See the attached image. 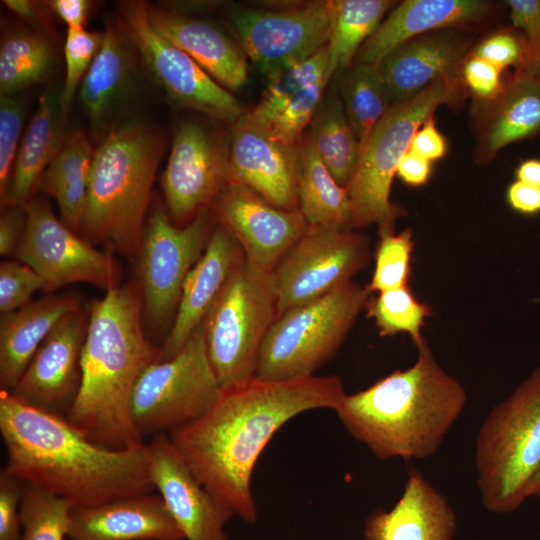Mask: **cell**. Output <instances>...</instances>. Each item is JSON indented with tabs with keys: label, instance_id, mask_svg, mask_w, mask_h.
<instances>
[{
	"label": "cell",
	"instance_id": "1",
	"mask_svg": "<svg viewBox=\"0 0 540 540\" xmlns=\"http://www.w3.org/2000/svg\"><path fill=\"white\" fill-rule=\"evenodd\" d=\"M344 395L341 379L333 375L283 381L253 377L222 388L204 415L168 435L211 495L233 515L254 523L252 475L273 435L303 412L335 410Z\"/></svg>",
	"mask_w": 540,
	"mask_h": 540
},
{
	"label": "cell",
	"instance_id": "2",
	"mask_svg": "<svg viewBox=\"0 0 540 540\" xmlns=\"http://www.w3.org/2000/svg\"><path fill=\"white\" fill-rule=\"evenodd\" d=\"M3 469L30 484L90 507L153 492L148 444L111 449L88 438L67 418L0 391Z\"/></svg>",
	"mask_w": 540,
	"mask_h": 540
},
{
	"label": "cell",
	"instance_id": "3",
	"mask_svg": "<svg viewBox=\"0 0 540 540\" xmlns=\"http://www.w3.org/2000/svg\"><path fill=\"white\" fill-rule=\"evenodd\" d=\"M140 286L117 285L91 304L82 349V379L67 416L95 443L126 449L143 444L130 415V399L143 371L162 358L141 321Z\"/></svg>",
	"mask_w": 540,
	"mask_h": 540
},
{
	"label": "cell",
	"instance_id": "4",
	"mask_svg": "<svg viewBox=\"0 0 540 540\" xmlns=\"http://www.w3.org/2000/svg\"><path fill=\"white\" fill-rule=\"evenodd\" d=\"M417 351L411 367L345 393L334 410L345 429L380 459L434 455L464 410L463 385L439 365L425 339Z\"/></svg>",
	"mask_w": 540,
	"mask_h": 540
},
{
	"label": "cell",
	"instance_id": "5",
	"mask_svg": "<svg viewBox=\"0 0 540 540\" xmlns=\"http://www.w3.org/2000/svg\"><path fill=\"white\" fill-rule=\"evenodd\" d=\"M164 150L162 134L140 121L109 131L94 149L81 233L125 256H137Z\"/></svg>",
	"mask_w": 540,
	"mask_h": 540
},
{
	"label": "cell",
	"instance_id": "6",
	"mask_svg": "<svg viewBox=\"0 0 540 540\" xmlns=\"http://www.w3.org/2000/svg\"><path fill=\"white\" fill-rule=\"evenodd\" d=\"M467 97L460 79H441L390 106L361 146L356 170L346 188L354 229L376 224L379 234L394 232L396 220L407 214L390 200L401 158L409 150L414 134L439 106L456 110Z\"/></svg>",
	"mask_w": 540,
	"mask_h": 540
},
{
	"label": "cell",
	"instance_id": "7",
	"mask_svg": "<svg viewBox=\"0 0 540 540\" xmlns=\"http://www.w3.org/2000/svg\"><path fill=\"white\" fill-rule=\"evenodd\" d=\"M477 487L494 513L517 509L540 471V366L481 425L476 438Z\"/></svg>",
	"mask_w": 540,
	"mask_h": 540
},
{
	"label": "cell",
	"instance_id": "8",
	"mask_svg": "<svg viewBox=\"0 0 540 540\" xmlns=\"http://www.w3.org/2000/svg\"><path fill=\"white\" fill-rule=\"evenodd\" d=\"M371 292L354 281L279 315L261 346L255 378L283 381L315 375L341 347Z\"/></svg>",
	"mask_w": 540,
	"mask_h": 540
},
{
	"label": "cell",
	"instance_id": "9",
	"mask_svg": "<svg viewBox=\"0 0 540 540\" xmlns=\"http://www.w3.org/2000/svg\"><path fill=\"white\" fill-rule=\"evenodd\" d=\"M277 314L272 271L244 258L202 322L207 354L221 388L255 376L261 346Z\"/></svg>",
	"mask_w": 540,
	"mask_h": 540
},
{
	"label": "cell",
	"instance_id": "10",
	"mask_svg": "<svg viewBox=\"0 0 540 540\" xmlns=\"http://www.w3.org/2000/svg\"><path fill=\"white\" fill-rule=\"evenodd\" d=\"M221 390L201 324L178 353L140 375L130 399L131 420L142 438L170 433L204 415Z\"/></svg>",
	"mask_w": 540,
	"mask_h": 540
},
{
	"label": "cell",
	"instance_id": "11",
	"mask_svg": "<svg viewBox=\"0 0 540 540\" xmlns=\"http://www.w3.org/2000/svg\"><path fill=\"white\" fill-rule=\"evenodd\" d=\"M213 230L208 208L183 227L173 223L162 206L153 209L137 256L143 311L154 329L173 323L184 282Z\"/></svg>",
	"mask_w": 540,
	"mask_h": 540
},
{
	"label": "cell",
	"instance_id": "12",
	"mask_svg": "<svg viewBox=\"0 0 540 540\" xmlns=\"http://www.w3.org/2000/svg\"><path fill=\"white\" fill-rule=\"evenodd\" d=\"M367 236L353 229L308 225L272 270L277 317L350 281L369 262Z\"/></svg>",
	"mask_w": 540,
	"mask_h": 540
},
{
	"label": "cell",
	"instance_id": "13",
	"mask_svg": "<svg viewBox=\"0 0 540 540\" xmlns=\"http://www.w3.org/2000/svg\"><path fill=\"white\" fill-rule=\"evenodd\" d=\"M120 12L123 31L174 104L232 124L244 115L233 94L156 31L148 17V4L127 1L121 4Z\"/></svg>",
	"mask_w": 540,
	"mask_h": 540
},
{
	"label": "cell",
	"instance_id": "14",
	"mask_svg": "<svg viewBox=\"0 0 540 540\" xmlns=\"http://www.w3.org/2000/svg\"><path fill=\"white\" fill-rule=\"evenodd\" d=\"M26 213L25 231L15 255L45 280L46 292L77 282L106 291L118 285L120 268L114 257L69 229L47 201L35 196Z\"/></svg>",
	"mask_w": 540,
	"mask_h": 540
},
{
	"label": "cell",
	"instance_id": "15",
	"mask_svg": "<svg viewBox=\"0 0 540 540\" xmlns=\"http://www.w3.org/2000/svg\"><path fill=\"white\" fill-rule=\"evenodd\" d=\"M333 0L282 10L238 8L231 21L246 56L268 77L300 63L327 46Z\"/></svg>",
	"mask_w": 540,
	"mask_h": 540
},
{
	"label": "cell",
	"instance_id": "16",
	"mask_svg": "<svg viewBox=\"0 0 540 540\" xmlns=\"http://www.w3.org/2000/svg\"><path fill=\"white\" fill-rule=\"evenodd\" d=\"M161 183L173 223L193 219L228 184V147L202 124L180 123Z\"/></svg>",
	"mask_w": 540,
	"mask_h": 540
},
{
	"label": "cell",
	"instance_id": "17",
	"mask_svg": "<svg viewBox=\"0 0 540 540\" xmlns=\"http://www.w3.org/2000/svg\"><path fill=\"white\" fill-rule=\"evenodd\" d=\"M211 205L220 225L240 245L246 261L268 271L308 227L299 208L280 209L237 183H228Z\"/></svg>",
	"mask_w": 540,
	"mask_h": 540
},
{
	"label": "cell",
	"instance_id": "18",
	"mask_svg": "<svg viewBox=\"0 0 540 540\" xmlns=\"http://www.w3.org/2000/svg\"><path fill=\"white\" fill-rule=\"evenodd\" d=\"M89 314L65 315L41 343L11 393L36 408L67 418L78 395Z\"/></svg>",
	"mask_w": 540,
	"mask_h": 540
},
{
	"label": "cell",
	"instance_id": "19",
	"mask_svg": "<svg viewBox=\"0 0 540 540\" xmlns=\"http://www.w3.org/2000/svg\"><path fill=\"white\" fill-rule=\"evenodd\" d=\"M480 30L450 27L415 36L388 53L377 70L392 104L441 79H460L459 69Z\"/></svg>",
	"mask_w": 540,
	"mask_h": 540
},
{
	"label": "cell",
	"instance_id": "20",
	"mask_svg": "<svg viewBox=\"0 0 540 540\" xmlns=\"http://www.w3.org/2000/svg\"><path fill=\"white\" fill-rule=\"evenodd\" d=\"M299 144L287 146L243 115L233 123L228 146V183L244 185L283 209H298Z\"/></svg>",
	"mask_w": 540,
	"mask_h": 540
},
{
	"label": "cell",
	"instance_id": "21",
	"mask_svg": "<svg viewBox=\"0 0 540 540\" xmlns=\"http://www.w3.org/2000/svg\"><path fill=\"white\" fill-rule=\"evenodd\" d=\"M151 478L169 513L186 540H228L224 531L233 513L200 483L168 433L148 444Z\"/></svg>",
	"mask_w": 540,
	"mask_h": 540
},
{
	"label": "cell",
	"instance_id": "22",
	"mask_svg": "<svg viewBox=\"0 0 540 540\" xmlns=\"http://www.w3.org/2000/svg\"><path fill=\"white\" fill-rule=\"evenodd\" d=\"M501 4L487 0H404L387 14L358 50L354 63L377 65L403 42L431 31L465 27L484 30L494 24Z\"/></svg>",
	"mask_w": 540,
	"mask_h": 540
},
{
	"label": "cell",
	"instance_id": "23",
	"mask_svg": "<svg viewBox=\"0 0 540 540\" xmlns=\"http://www.w3.org/2000/svg\"><path fill=\"white\" fill-rule=\"evenodd\" d=\"M473 158L488 164L500 150L540 134V84L529 75L512 71L502 90L486 102H473Z\"/></svg>",
	"mask_w": 540,
	"mask_h": 540
},
{
	"label": "cell",
	"instance_id": "24",
	"mask_svg": "<svg viewBox=\"0 0 540 540\" xmlns=\"http://www.w3.org/2000/svg\"><path fill=\"white\" fill-rule=\"evenodd\" d=\"M243 259V251L231 233L220 224L215 227L184 282L176 315L161 348V360L171 358L185 345Z\"/></svg>",
	"mask_w": 540,
	"mask_h": 540
},
{
	"label": "cell",
	"instance_id": "25",
	"mask_svg": "<svg viewBox=\"0 0 540 540\" xmlns=\"http://www.w3.org/2000/svg\"><path fill=\"white\" fill-rule=\"evenodd\" d=\"M69 540H184L159 494L73 507Z\"/></svg>",
	"mask_w": 540,
	"mask_h": 540
},
{
	"label": "cell",
	"instance_id": "26",
	"mask_svg": "<svg viewBox=\"0 0 540 540\" xmlns=\"http://www.w3.org/2000/svg\"><path fill=\"white\" fill-rule=\"evenodd\" d=\"M131 47L123 29L108 23L102 32L101 46L80 85V102L91 130L102 138L118 126L119 115L133 95L135 67Z\"/></svg>",
	"mask_w": 540,
	"mask_h": 540
},
{
	"label": "cell",
	"instance_id": "27",
	"mask_svg": "<svg viewBox=\"0 0 540 540\" xmlns=\"http://www.w3.org/2000/svg\"><path fill=\"white\" fill-rule=\"evenodd\" d=\"M152 26L188 54L227 90H238L248 81L247 56L225 31L205 19L148 6Z\"/></svg>",
	"mask_w": 540,
	"mask_h": 540
},
{
	"label": "cell",
	"instance_id": "28",
	"mask_svg": "<svg viewBox=\"0 0 540 540\" xmlns=\"http://www.w3.org/2000/svg\"><path fill=\"white\" fill-rule=\"evenodd\" d=\"M456 516L445 496L416 468L408 469L400 499L366 520L365 540H452Z\"/></svg>",
	"mask_w": 540,
	"mask_h": 540
},
{
	"label": "cell",
	"instance_id": "29",
	"mask_svg": "<svg viewBox=\"0 0 540 540\" xmlns=\"http://www.w3.org/2000/svg\"><path fill=\"white\" fill-rule=\"evenodd\" d=\"M66 119L61 108L60 90L48 87L39 97L36 111L21 139L2 207L26 208L35 197L45 170L68 137Z\"/></svg>",
	"mask_w": 540,
	"mask_h": 540
},
{
	"label": "cell",
	"instance_id": "30",
	"mask_svg": "<svg viewBox=\"0 0 540 540\" xmlns=\"http://www.w3.org/2000/svg\"><path fill=\"white\" fill-rule=\"evenodd\" d=\"M81 308L70 296H48L0 318V387L11 392L35 352L68 313Z\"/></svg>",
	"mask_w": 540,
	"mask_h": 540
},
{
	"label": "cell",
	"instance_id": "31",
	"mask_svg": "<svg viewBox=\"0 0 540 540\" xmlns=\"http://www.w3.org/2000/svg\"><path fill=\"white\" fill-rule=\"evenodd\" d=\"M93 155L86 135L72 132L39 184V190L55 199L60 220L75 233L82 229Z\"/></svg>",
	"mask_w": 540,
	"mask_h": 540
},
{
	"label": "cell",
	"instance_id": "32",
	"mask_svg": "<svg viewBox=\"0 0 540 540\" xmlns=\"http://www.w3.org/2000/svg\"><path fill=\"white\" fill-rule=\"evenodd\" d=\"M299 156L298 208L308 225L354 229L348 191L331 175L308 132L299 143Z\"/></svg>",
	"mask_w": 540,
	"mask_h": 540
},
{
	"label": "cell",
	"instance_id": "33",
	"mask_svg": "<svg viewBox=\"0 0 540 540\" xmlns=\"http://www.w3.org/2000/svg\"><path fill=\"white\" fill-rule=\"evenodd\" d=\"M308 134L336 182L347 188L360 158L361 145L335 86L323 94Z\"/></svg>",
	"mask_w": 540,
	"mask_h": 540
},
{
	"label": "cell",
	"instance_id": "34",
	"mask_svg": "<svg viewBox=\"0 0 540 540\" xmlns=\"http://www.w3.org/2000/svg\"><path fill=\"white\" fill-rule=\"evenodd\" d=\"M397 3L393 0H333L327 44L328 82L352 65L358 50Z\"/></svg>",
	"mask_w": 540,
	"mask_h": 540
},
{
	"label": "cell",
	"instance_id": "35",
	"mask_svg": "<svg viewBox=\"0 0 540 540\" xmlns=\"http://www.w3.org/2000/svg\"><path fill=\"white\" fill-rule=\"evenodd\" d=\"M336 89L360 145L392 105L376 65L354 63L335 77Z\"/></svg>",
	"mask_w": 540,
	"mask_h": 540
},
{
	"label": "cell",
	"instance_id": "36",
	"mask_svg": "<svg viewBox=\"0 0 540 540\" xmlns=\"http://www.w3.org/2000/svg\"><path fill=\"white\" fill-rule=\"evenodd\" d=\"M54 64L48 39L34 32H14L0 48V95L13 96L43 82Z\"/></svg>",
	"mask_w": 540,
	"mask_h": 540
},
{
	"label": "cell",
	"instance_id": "37",
	"mask_svg": "<svg viewBox=\"0 0 540 540\" xmlns=\"http://www.w3.org/2000/svg\"><path fill=\"white\" fill-rule=\"evenodd\" d=\"M327 67L328 52L325 46L310 58L269 77L270 82L259 103L251 112L244 114L245 118L267 130L276 115L293 98L317 82L326 80Z\"/></svg>",
	"mask_w": 540,
	"mask_h": 540
},
{
	"label": "cell",
	"instance_id": "38",
	"mask_svg": "<svg viewBox=\"0 0 540 540\" xmlns=\"http://www.w3.org/2000/svg\"><path fill=\"white\" fill-rule=\"evenodd\" d=\"M365 309L380 336L407 333L416 347L425 339L422 328L426 319L432 316L431 307L418 300L408 285L379 292L369 298Z\"/></svg>",
	"mask_w": 540,
	"mask_h": 540
},
{
	"label": "cell",
	"instance_id": "39",
	"mask_svg": "<svg viewBox=\"0 0 540 540\" xmlns=\"http://www.w3.org/2000/svg\"><path fill=\"white\" fill-rule=\"evenodd\" d=\"M73 505L66 499L23 484L20 502V540H69Z\"/></svg>",
	"mask_w": 540,
	"mask_h": 540
},
{
	"label": "cell",
	"instance_id": "40",
	"mask_svg": "<svg viewBox=\"0 0 540 540\" xmlns=\"http://www.w3.org/2000/svg\"><path fill=\"white\" fill-rule=\"evenodd\" d=\"M379 236L374 272L367 285L371 293L407 286L411 272L412 230L407 228L398 234L391 232Z\"/></svg>",
	"mask_w": 540,
	"mask_h": 540
},
{
	"label": "cell",
	"instance_id": "41",
	"mask_svg": "<svg viewBox=\"0 0 540 540\" xmlns=\"http://www.w3.org/2000/svg\"><path fill=\"white\" fill-rule=\"evenodd\" d=\"M101 42L102 32H91L85 28L67 31L64 44L65 79L60 89L61 108L66 117Z\"/></svg>",
	"mask_w": 540,
	"mask_h": 540
},
{
	"label": "cell",
	"instance_id": "42",
	"mask_svg": "<svg viewBox=\"0 0 540 540\" xmlns=\"http://www.w3.org/2000/svg\"><path fill=\"white\" fill-rule=\"evenodd\" d=\"M328 82L321 80L293 98L273 119L268 135L287 146H297L311 124Z\"/></svg>",
	"mask_w": 540,
	"mask_h": 540
},
{
	"label": "cell",
	"instance_id": "43",
	"mask_svg": "<svg viewBox=\"0 0 540 540\" xmlns=\"http://www.w3.org/2000/svg\"><path fill=\"white\" fill-rule=\"evenodd\" d=\"M471 55L507 71L523 69L530 57V45L524 33L513 26L501 27L479 38Z\"/></svg>",
	"mask_w": 540,
	"mask_h": 540
},
{
	"label": "cell",
	"instance_id": "44",
	"mask_svg": "<svg viewBox=\"0 0 540 540\" xmlns=\"http://www.w3.org/2000/svg\"><path fill=\"white\" fill-rule=\"evenodd\" d=\"M25 115L19 95L0 97V199H4L17 152Z\"/></svg>",
	"mask_w": 540,
	"mask_h": 540
},
{
	"label": "cell",
	"instance_id": "45",
	"mask_svg": "<svg viewBox=\"0 0 540 540\" xmlns=\"http://www.w3.org/2000/svg\"><path fill=\"white\" fill-rule=\"evenodd\" d=\"M45 280L31 267L15 261L0 264V312L6 314L31 302L32 295L45 290Z\"/></svg>",
	"mask_w": 540,
	"mask_h": 540
},
{
	"label": "cell",
	"instance_id": "46",
	"mask_svg": "<svg viewBox=\"0 0 540 540\" xmlns=\"http://www.w3.org/2000/svg\"><path fill=\"white\" fill-rule=\"evenodd\" d=\"M498 66L469 54L459 69L463 88L473 102H486L502 90L509 73Z\"/></svg>",
	"mask_w": 540,
	"mask_h": 540
},
{
	"label": "cell",
	"instance_id": "47",
	"mask_svg": "<svg viewBox=\"0 0 540 540\" xmlns=\"http://www.w3.org/2000/svg\"><path fill=\"white\" fill-rule=\"evenodd\" d=\"M23 483L4 470L0 473V540H20V502Z\"/></svg>",
	"mask_w": 540,
	"mask_h": 540
},
{
	"label": "cell",
	"instance_id": "48",
	"mask_svg": "<svg viewBox=\"0 0 540 540\" xmlns=\"http://www.w3.org/2000/svg\"><path fill=\"white\" fill-rule=\"evenodd\" d=\"M511 26L526 36L530 50L540 44V0H507Z\"/></svg>",
	"mask_w": 540,
	"mask_h": 540
},
{
	"label": "cell",
	"instance_id": "49",
	"mask_svg": "<svg viewBox=\"0 0 540 540\" xmlns=\"http://www.w3.org/2000/svg\"><path fill=\"white\" fill-rule=\"evenodd\" d=\"M409 151L432 162L444 157L447 145L436 128L434 115L430 116L414 134Z\"/></svg>",
	"mask_w": 540,
	"mask_h": 540
},
{
	"label": "cell",
	"instance_id": "50",
	"mask_svg": "<svg viewBox=\"0 0 540 540\" xmlns=\"http://www.w3.org/2000/svg\"><path fill=\"white\" fill-rule=\"evenodd\" d=\"M26 208L8 206L0 217V255L15 254L26 227Z\"/></svg>",
	"mask_w": 540,
	"mask_h": 540
},
{
	"label": "cell",
	"instance_id": "51",
	"mask_svg": "<svg viewBox=\"0 0 540 540\" xmlns=\"http://www.w3.org/2000/svg\"><path fill=\"white\" fill-rule=\"evenodd\" d=\"M506 200L516 213L528 216L540 213V187L516 180L508 186Z\"/></svg>",
	"mask_w": 540,
	"mask_h": 540
},
{
	"label": "cell",
	"instance_id": "52",
	"mask_svg": "<svg viewBox=\"0 0 540 540\" xmlns=\"http://www.w3.org/2000/svg\"><path fill=\"white\" fill-rule=\"evenodd\" d=\"M431 174V162L416 155L411 151H407L401 158L396 175L409 186L424 185Z\"/></svg>",
	"mask_w": 540,
	"mask_h": 540
},
{
	"label": "cell",
	"instance_id": "53",
	"mask_svg": "<svg viewBox=\"0 0 540 540\" xmlns=\"http://www.w3.org/2000/svg\"><path fill=\"white\" fill-rule=\"evenodd\" d=\"M47 6L68 27V30L84 28L90 10V2L86 0H53Z\"/></svg>",
	"mask_w": 540,
	"mask_h": 540
},
{
	"label": "cell",
	"instance_id": "54",
	"mask_svg": "<svg viewBox=\"0 0 540 540\" xmlns=\"http://www.w3.org/2000/svg\"><path fill=\"white\" fill-rule=\"evenodd\" d=\"M4 5L19 18L28 22H37L41 20V5L29 0H5Z\"/></svg>",
	"mask_w": 540,
	"mask_h": 540
},
{
	"label": "cell",
	"instance_id": "55",
	"mask_svg": "<svg viewBox=\"0 0 540 540\" xmlns=\"http://www.w3.org/2000/svg\"><path fill=\"white\" fill-rule=\"evenodd\" d=\"M516 178L527 184L540 187V160L528 159L516 170Z\"/></svg>",
	"mask_w": 540,
	"mask_h": 540
},
{
	"label": "cell",
	"instance_id": "56",
	"mask_svg": "<svg viewBox=\"0 0 540 540\" xmlns=\"http://www.w3.org/2000/svg\"><path fill=\"white\" fill-rule=\"evenodd\" d=\"M540 84V44L530 50V57L526 66L519 70Z\"/></svg>",
	"mask_w": 540,
	"mask_h": 540
},
{
	"label": "cell",
	"instance_id": "57",
	"mask_svg": "<svg viewBox=\"0 0 540 540\" xmlns=\"http://www.w3.org/2000/svg\"><path fill=\"white\" fill-rule=\"evenodd\" d=\"M531 496H540V471L534 480Z\"/></svg>",
	"mask_w": 540,
	"mask_h": 540
},
{
	"label": "cell",
	"instance_id": "58",
	"mask_svg": "<svg viewBox=\"0 0 540 540\" xmlns=\"http://www.w3.org/2000/svg\"><path fill=\"white\" fill-rule=\"evenodd\" d=\"M536 303H540V298L535 299Z\"/></svg>",
	"mask_w": 540,
	"mask_h": 540
}]
</instances>
